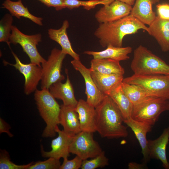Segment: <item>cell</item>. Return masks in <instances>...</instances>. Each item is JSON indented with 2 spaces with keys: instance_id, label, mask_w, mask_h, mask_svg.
I'll use <instances>...</instances> for the list:
<instances>
[{
  "instance_id": "obj_24",
  "label": "cell",
  "mask_w": 169,
  "mask_h": 169,
  "mask_svg": "<svg viewBox=\"0 0 169 169\" xmlns=\"http://www.w3.org/2000/svg\"><path fill=\"white\" fill-rule=\"evenodd\" d=\"M2 5V7L8 10L13 17L18 19L21 17H24L38 25H43V18L35 16L30 13L27 8L23 5L22 0L16 1L5 0Z\"/></svg>"
},
{
  "instance_id": "obj_16",
  "label": "cell",
  "mask_w": 169,
  "mask_h": 169,
  "mask_svg": "<svg viewBox=\"0 0 169 169\" xmlns=\"http://www.w3.org/2000/svg\"><path fill=\"white\" fill-rule=\"evenodd\" d=\"M81 131L94 133L96 131L95 108L86 101L80 99L75 107Z\"/></svg>"
},
{
  "instance_id": "obj_13",
  "label": "cell",
  "mask_w": 169,
  "mask_h": 169,
  "mask_svg": "<svg viewBox=\"0 0 169 169\" xmlns=\"http://www.w3.org/2000/svg\"><path fill=\"white\" fill-rule=\"evenodd\" d=\"M56 132L58 136L52 140L50 151H44L43 146H41L42 156L44 158L52 157L60 159L61 158L68 157L69 156V146L74 136L68 134L64 130H60L58 127Z\"/></svg>"
},
{
  "instance_id": "obj_4",
  "label": "cell",
  "mask_w": 169,
  "mask_h": 169,
  "mask_svg": "<svg viewBox=\"0 0 169 169\" xmlns=\"http://www.w3.org/2000/svg\"><path fill=\"white\" fill-rule=\"evenodd\" d=\"M131 67L135 74L169 75V65L141 45L134 50Z\"/></svg>"
},
{
  "instance_id": "obj_17",
  "label": "cell",
  "mask_w": 169,
  "mask_h": 169,
  "mask_svg": "<svg viewBox=\"0 0 169 169\" xmlns=\"http://www.w3.org/2000/svg\"><path fill=\"white\" fill-rule=\"evenodd\" d=\"M59 123L64 131L72 136L81 131L78 114L74 107L63 104L60 105Z\"/></svg>"
},
{
  "instance_id": "obj_18",
  "label": "cell",
  "mask_w": 169,
  "mask_h": 169,
  "mask_svg": "<svg viewBox=\"0 0 169 169\" xmlns=\"http://www.w3.org/2000/svg\"><path fill=\"white\" fill-rule=\"evenodd\" d=\"M149 34L153 36L164 52L169 51V20L157 16L149 25Z\"/></svg>"
},
{
  "instance_id": "obj_25",
  "label": "cell",
  "mask_w": 169,
  "mask_h": 169,
  "mask_svg": "<svg viewBox=\"0 0 169 169\" xmlns=\"http://www.w3.org/2000/svg\"><path fill=\"white\" fill-rule=\"evenodd\" d=\"M90 68L102 74L123 75L125 73L119 61L110 59H93L91 61Z\"/></svg>"
},
{
  "instance_id": "obj_38",
  "label": "cell",
  "mask_w": 169,
  "mask_h": 169,
  "mask_svg": "<svg viewBox=\"0 0 169 169\" xmlns=\"http://www.w3.org/2000/svg\"><path fill=\"white\" fill-rule=\"evenodd\" d=\"M122 2L125 3L131 6L134 5L136 0H118Z\"/></svg>"
},
{
  "instance_id": "obj_34",
  "label": "cell",
  "mask_w": 169,
  "mask_h": 169,
  "mask_svg": "<svg viewBox=\"0 0 169 169\" xmlns=\"http://www.w3.org/2000/svg\"><path fill=\"white\" fill-rule=\"evenodd\" d=\"M156 7L158 16L162 19L169 20V4H159Z\"/></svg>"
},
{
  "instance_id": "obj_14",
  "label": "cell",
  "mask_w": 169,
  "mask_h": 169,
  "mask_svg": "<svg viewBox=\"0 0 169 169\" xmlns=\"http://www.w3.org/2000/svg\"><path fill=\"white\" fill-rule=\"evenodd\" d=\"M169 141V125L165 128L161 135L154 140H148V148L150 158L159 160L162 166L169 169V163L166 156V148Z\"/></svg>"
},
{
  "instance_id": "obj_31",
  "label": "cell",
  "mask_w": 169,
  "mask_h": 169,
  "mask_svg": "<svg viewBox=\"0 0 169 169\" xmlns=\"http://www.w3.org/2000/svg\"><path fill=\"white\" fill-rule=\"evenodd\" d=\"M33 164L30 162L26 165H18L10 160L9 153L6 150H1L0 153V169H28Z\"/></svg>"
},
{
  "instance_id": "obj_10",
  "label": "cell",
  "mask_w": 169,
  "mask_h": 169,
  "mask_svg": "<svg viewBox=\"0 0 169 169\" xmlns=\"http://www.w3.org/2000/svg\"><path fill=\"white\" fill-rule=\"evenodd\" d=\"M12 52L15 63L12 64L6 61L4 63L13 66L23 75L25 78L24 92L26 95H29L37 90L38 83L41 80L42 66L31 63L28 64L23 63L14 53L13 51Z\"/></svg>"
},
{
  "instance_id": "obj_6",
  "label": "cell",
  "mask_w": 169,
  "mask_h": 169,
  "mask_svg": "<svg viewBox=\"0 0 169 169\" xmlns=\"http://www.w3.org/2000/svg\"><path fill=\"white\" fill-rule=\"evenodd\" d=\"M169 110V100L149 97L133 105L131 118L152 126L158 120L161 113Z\"/></svg>"
},
{
  "instance_id": "obj_23",
  "label": "cell",
  "mask_w": 169,
  "mask_h": 169,
  "mask_svg": "<svg viewBox=\"0 0 169 169\" xmlns=\"http://www.w3.org/2000/svg\"><path fill=\"white\" fill-rule=\"evenodd\" d=\"M132 51V49L130 46L116 47L109 45L106 49L103 51H87L83 53L92 55L95 59H110L120 61L129 59L128 55Z\"/></svg>"
},
{
  "instance_id": "obj_1",
  "label": "cell",
  "mask_w": 169,
  "mask_h": 169,
  "mask_svg": "<svg viewBox=\"0 0 169 169\" xmlns=\"http://www.w3.org/2000/svg\"><path fill=\"white\" fill-rule=\"evenodd\" d=\"M95 108L96 131L101 137L116 139L128 136L122 114L110 96L107 95Z\"/></svg>"
},
{
  "instance_id": "obj_26",
  "label": "cell",
  "mask_w": 169,
  "mask_h": 169,
  "mask_svg": "<svg viewBox=\"0 0 169 169\" xmlns=\"http://www.w3.org/2000/svg\"><path fill=\"white\" fill-rule=\"evenodd\" d=\"M110 96L121 111L124 121L131 118L133 105L122 89L121 84L109 93Z\"/></svg>"
},
{
  "instance_id": "obj_8",
  "label": "cell",
  "mask_w": 169,
  "mask_h": 169,
  "mask_svg": "<svg viewBox=\"0 0 169 169\" xmlns=\"http://www.w3.org/2000/svg\"><path fill=\"white\" fill-rule=\"evenodd\" d=\"M42 38L40 33L26 35L21 32L17 27L13 25L9 42L10 44H19L29 58L30 63L41 66V64L46 60L40 55L37 48V46L41 42Z\"/></svg>"
},
{
  "instance_id": "obj_32",
  "label": "cell",
  "mask_w": 169,
  "mask_h": 169,
  "mask_svg": "<svg viewBox=\"0 0 169 169\" xmlns=\"http://www.w3.org/2000/svg\"><path fill=\"white\" fill-rule=\"evenodd\" d=\"M59 160L50 157L46 160L39 161L32 164L28 169H59L61 165Z\"/></svg>"
},
{
  "instance_id": "obj_35",
  "label": "cell",
  "mask_w": 169,
  "mask_h": 169,
  "mask_svg": "<svg viewBox=\"0 0 169 169\" xmlns=\"http://www.w3.org/2000/svg\"><path fill=\"white\" fill-rule=\"evenodd\" d=\"M48 7L55 8L57 11L65 8L64 0H38Z\"/></svg>"
},
{
  "instance_id": "obj_19",
  "label": "cell",
  "mask_w": 169,
  "mask_h": 169,
  "mask_svg": "<svg viewBox=\"0 0 169 169\" xmlns=\"http://www.w3.org/2000/svg\"><path fill=\"white\" fill-rule=\"evenodd\" d=\"M69 27V22L65 20L59 29H49V37L58 43L61 46V50L66 54L69 55L74 59L80 60L79 55L74 50L67 35V29Z\"/></svg>"
},
{
  "instance_id": "obj_11",
  "label": "cell",
  "mask_w": 169,
  "mask_h": 169,
  "mask_svg": "<svg viewBox=\"0 0 169 169\" xmlns=\"http://www.w3.org/2000/svg\"><path fill=\"white\" fill-rule=\"evenodd\" d=\"M71 63L74 68L81 74L84 79L86 101L90 105L96 107L107 95L101 92L97 87L92 78L90 68H87L80 60L74 59Z\"/></svg>"
},
{
  "instance_id": "obj_36",
  "label": "cell",
  "mask_w": 169,
  "mask_h": 169,
  "mask_svg": "<svg viewBox=\"0 0 169 169\" xmlns=\"http://www.w3.org/2000/svg\"><path fill=\"white\" fill-rule=\"evenodd\" d=\"M11 128L10 125L1 118H0V133H7L10 137H12L13 135L10 131Z\"/></svg>"
},
{
  "instance_id": "obj_37",
  "label": "cell",
  "mask_w": 169,
  "mask_h": 169,
  "mask_svg": "<svg viewBox=\"0 0 169 169\" xmlns=\"http://www.w3.org/2000/svg\"><path fill=\"white\" fill-rule=\"evenodd\" d=\"M145 163L139 164L135 162H130L128 165L129 169H143L147 168Z\"/></svg>"
},
{
  "instance_id": "obj_2",
  "label": "cell",
  "mask_w": 169,
  "mask_h": 169,
  "mask_svg": "<svg viewBox=\"0 0 169 169\" xmlns=\"http://www.w3.org/2000/svg\"><path fill=\"white\" fill-rule=\"evenodd\" d=\"M140 29L149 33L148 27L130 14L114 21L100 23L94 34L103 48L109 45L122 47L125 36L135 34Z\"/></svg>"
},
{
  "instance_id": "obj_22",
  "label": "cell",
  "mask_w": 169,
  "mask_h": 169,
  "mask_svg": "<svg viewBox=\"0 0 169 169\" xmlns=\"http://www.w3.org/2000/svg\"><path fill=\"white\" fill-rule=\"evenodd\" d=\"M160 0H136L130 14L145 24L149 25L156 16L153 10V5Z\"/></svg>"
},
{
  "instance_id": "obj_30",
  "label": "cell",
  "mask_w": 169,
  "mask_h": 169,
  "mask_svg": "<svg viewBox=\"0 0 169 169\" xmlns=\"http://www.w3.org/2000/svg\"><path fill=\"white\" fill-rule=\"evenodd\" d=\"M109 165V159L106 156L104 151L91 159L83 161L81 169H95L103 168Z\"/></svg>"
},
{
  "instance_id": "obj_12",
  "label": "cell",
  "mask_w": 169,
  "mask_h": 169,
  "mask_svg": "<svg viewBox=\"0 0 169 169\" xmlns=\"http://www.w3.org/2000/svg\"><path fill=\"white\" fill-rule=\"evenodd\" d=\"M131 6L115 0L109 4L104 5L95 13V17L99 23L114 21L130 14Z\"/></svg>"
},
{
  "instance_id": "obj_21",
  "label": "cell",
  "mask_w": 169,
  "mask_h": 169,
  "mask_svg": "<svg viewBox=\"0 0 169 169\" xmlns=\"http://www.w3.org/2000/svg\"><path fill=\"white\" fill-rule=\"evenodd\" d=\"M91 70L92 78L97 87L101 92L107 95L121 85L124 79L123 75L102 74Z\"/></svg>"
},
{
  "instance_id": "obj_7",
  "label": "cell",
  "mask_w": 169,
  "mask_h": 169,
  "mask_svg": "<svg viewBox=\"0 0 169 169\" xmlns=\"http://www.w3.org/2000/svg\"><path fill=\"white\" fill-rule=\"evenodd\" d=\"M67 54L62 50L54 48L48 59L41 64L42 69L41 88L49 89L54 83L62 81L64 76L61 73L63 61Z\"/></svg>"
},
{
  "instance_id": "obj_39",
  "label": "cell",
  "mask_w": 169,
  "mask_h": 169,
  "mask_svg": "<svg viewBox=\"0 0 169 169\" xmlns=\"http://www.w3.org/2000/svg\"></svg>"
},
{
  "instance_id": "obj_3",
  "label": "cell",
  "mask_w": 169,
  "mask_h": 169,
  "mask_svg": "<svg viewBox=\"0 0 169 169\" xmlns=\"http://www.w3.org/2000/svg\"><path fill=\"white\" fill-rule=\"evenodd\" d=\"M34 98L39 114L46 124L42 136L44 137H53L57 133L59 123L60 105L47 88L36 90Z\"/></svg>"
},
{
  "instance_id": "obj_5",
  "label": "cell",
  "mask_w": 169,
  "mask_h": 169,
  "mask_svg": "<svg viewBox=\"0 0 169 169\" xmlns=\"http://www.w3.org/2000/svg\"><path fill=\"white\" fill-rule=\"evenodd\" d=\"M123 81L138 85L150 96L169 100V75L134 74L124 78Z\"/></svg>"
},
{
  "instance_id": "obj_28",
  "label": "cell",
  "mask_w": 169,
  "mask_h": 169,
  "mask_svg": "<svg viewBox=\"0 0 169 169\" xmlns=\"http://www.w3.org/2000/svg\"><path fill=\"white\" fill-rule=\"evenodd\" d=\"M115 0H89L83 1L79 0H64V7L69 9H72L80 6L87 10L94 8L99 4L104 5L110 4Z\"/></svg>"
},
{
  "instance_id": "obj_15",
  "label": "cell",
  "mask_w": 169,
  "mask_h": 169,
  "mask_svg": "<svg viewBox=\"0 0 169 169\" xmlns=\"http://www.w3.org/2000/svg\"><path fill=\"white\" fill-rule=\"evenodd\" d=\"M67 75L65 82L57 81L53 84L49 89L50 93L55 98L61 100L63 104L76 107L78 101L75 98L74 89L68 74L67 69L65 70Z\"/></svg>"
},
{
  "instance_id": "obj_33",
  "label": "cell",
  "mask_w": 169,
  "mask_h": 169,
  "mask_svg": "<svg viewBox=\"0 0 169 169\" xmlns=\"http://www.w3.org/2000/svg\"><path fill=\"white\" fill-rule=\"evenodd\" d=\"M64 160L59 169H79L81 167L83 160L76 156L72 159L69 160L68 157L63 158Z\"/></svg>"
},
{
  "instance_id": "obj_27",
  "label": "cell",
  "mask_w": 169,
  "mask_h": 169,
  "mask_svg": "<svg viewBox=\"0 0 169 169\" xmlns=\"http://www.w3.org/2000/svg\"><path fill=\"white\" fill-rule=\"evenodd\" d=\"M122 88L133 105L137 104L150 96L138 85L122 81Z\"/></svg>"
},
{
  "instance_id": "obj_9",
  "label": "cell",
  "mask_w": 169,
  "mask_h": 169,
  "mask_svg": "<svg viewBox=\"0 0 169 169\" xmlns=\"http://www.w3.org/2000/svg\"><path fill=\"white\" fill-rule=\"evenodd\" d=\"M93 133L81 131L73 136L69 148L70 153L75 154L83 160L94 158L102 151Z\"/></svg>"
},
{
  "instance_id": "obj_20",
  "label": "cell",
  "mask_w": 169,
  "mask_h": 169,
  "mask_svg": "<svg viewBox=\"0 0 169 169\" xmlns=\"http://www.w3.org/2000/svg\"><path fill=\"white\" fill-rule=\"evenodd\" d=\"M124 123L130 127L134 133L142 150L144 163H146L150 160L148 148L146 134L150 132L152 126L145 123L135 120L131 118L124 121Z\"/></svg>"
},
{
  "instance_id": "obj_29",
  "label": "cell",
  "mask_w": 169,
  "mask_h": 169,
  "mask_svg": "<svg viewBox=\"0 0 169 169\" xmlns=\"http://www.w3.org/2000/svg\"><path fill=\"white\" fill-rule=\"evenodd\" d=\"M13 21V16L10 13H6L0 21V42L7 43L9 47Z\"/></svg>"
}]
</instances>
